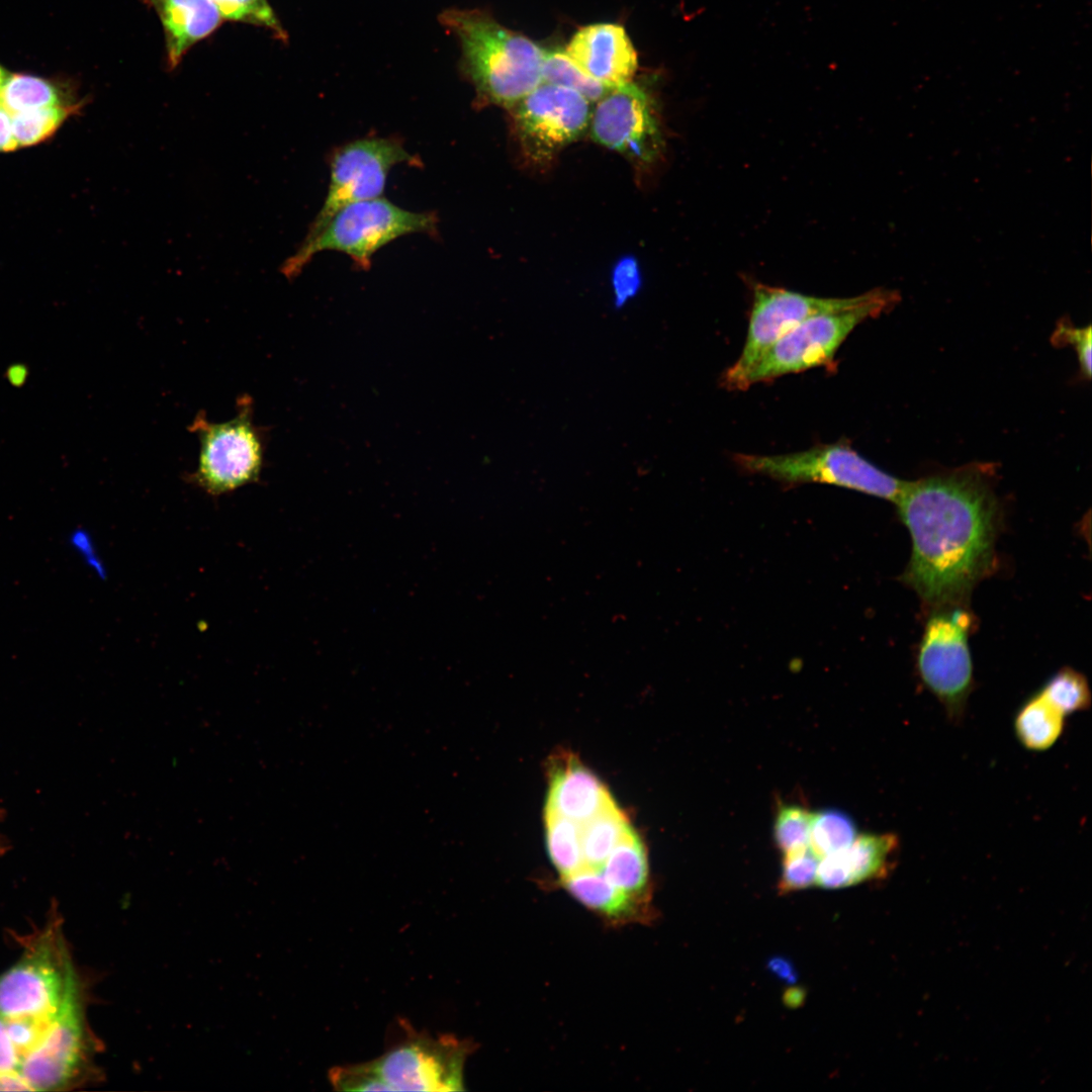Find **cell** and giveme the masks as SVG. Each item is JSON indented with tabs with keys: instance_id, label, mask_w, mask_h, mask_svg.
I'll use <instances>...</instances> for the list:
<instances>
[{
	"instance_id": "11",
	"label": "cell",
	"mask_w": 1092,
	"mask_h": 1092,
	"mask_svg": "<svg viewBox=\"0 0 1092 1092\" xmlns=\"http://www.w3.org/2000/svg\"><path fill=\"white\" fill-rule=\"evenodd\" d=\"M752 304L747 336L742 351L722 376L729 389H742L750 369L784 335L805 320L822 312L839 310L856 303L861 294L851 297H817L752 282Z\"/></svg>"
},
{
	"instance_id": "24",
	"label": "cell",
	"mask_w": 1092,
	"mask_h": 1092,
	"mask_svg": "<svg viewBox=\"0 0 1092 1092\" xmlns=\"http://www.w3.org/2000/svg\"><path fill=\"white\" fill-rule=\"evenodd\" d=\"M0 104L12 114L63 105L60 91L53 83L22 74H5L0 83Z\"/></svg>"
},
{
	"instance_id": "19",
	"label": "cell",
	"mask_w": 1092,
	"mask_h": 1092,
	"mask_svg": "<svg viewBox=\"0 0 1092 1092\" xmlns=\"http://www.w3.org/2000/svg\"><path fill=\"white\" fill-rule=\"evenodd\" d=\"M900 851L896 833H860L842 851L850 886L886 878L895 867Z\"/></svg>"
},
{
	"instance_id": "10",
	"label": "cell",
	"mask_w": 1092,
	"mask_h": 1092,
	"mask_svg": "<svg viewBox=\"0 0 1092 1092\" xmlns=\"http://www.w3.org/2000/svg\"><path fill=\"white\" fill-rule=\"evenodd\" d=\"M405 1036L371 1061L392 1091H464V1065L475 1044L452 1034L433 1036L405 1026Z\"/></svg>"
},
{
	"instance_id": "27",
	"label": "cell",
	"mask_w": 1092,
	"mask_h": 1092,
	"mask_svg": "<svg viewBox=\"0 0 1092 1092\" xmlns=\"http://www.w3.org/2000/svg\"><path fill=\"white\" fill-rule=\"evenodd\" d=\"M541 77L542 82L571 88L589 101H598L612 89L584 74L567 54L560 50L543 52Z\"/></svg>"
},
{
	"instance_id": "26",
	"label": "cell",
	"mask_w": 1092,
	"mask_h": 1092,
	"mask_svg": "<svg viewBox=\"0 0 1092 1092\" xmlns=\"http://www.w3.org/2000/svg\"><path fill=\"white\" fill-rule=\"evenodd\" d=\"M1064 716L1085 712L1091 707V691L1086 676L1065 666L1038 690Z\"/></svg>"
},
{
	"instance_id": "1",
	"label": "cell",
	"mask_w": 1092,
	"mask_h": 1092,
	"mask_svg": "<svg viewBox=\"0 0 1092 1092\" xmlns=\"http://www.w3.org/2000/svg\"><path fill=\"white\" fill-rule=\"evenodd\" d=\"M992 471L973 463L906 481L895 502L912 541L901 579L930 610L964 606L993 566L999 504Z\"/></svg>"
},
{
	"instance_id": "7",
	"label": "cell",
	"mask_w": 1092,
	"mask_h": 1092,
	"mask_svg": "<svg viewBox=\"0 0 1092 1092\" xmlns=\"http://www.w3.org/2000/svg\"><path fill=\"white\" fill-rule=\"evenodd\" d=\"M249 397H242L237 415L209 423L198 415L190 429L199 440L197 466L191 478L211 495L232 492L254 482L264 462V441L253 422Z\"/></svg>"
},
{
	"instance_id": "28",
	"label": "cell",
	"mask_w": 1092,
	"mask_h": 1092,
	"mask_svg": "<svg viewBox=\"0 0 1092 1092\" xmlns=\"http://www.w3.org/2000/svg\"><path fill=\"white\" fill-rule=\"evenodd\" d=\"M76 111V105H59L12 114L17 147L34 146L51 136Z\"/></svg>"
},
{
	"instance_id": "30",
	"label": "cell",
	"mask_w": 1092,
	"mask_h": 1092,
	"mask_svg": "<svg viewBox=\"0 0 1092 1092\" xmlns=\"http://www.w3.org/2000/svg\"><path fill=\"white\" fill-rule=\"evenodd\" d=\"M223 20L252 24L269 30L276 39L286 42L287 31L282 26L268 0H210Z\"/></svg>"
},
{
	"instance_id": "40",
	"label": "cell",
	"mask_w": 1092,
	"mask_h": 1092,
	"mask_svg": "<svg viewBox=\"0 0 1092 1092\" xmlns=\"http://www.w3.org/2000/svg\"><path fill=\"white\" fill-rule=\"evenodd\" d=\"M801 997H802L801 990L794 989V990H791L789 993L786 994V1002L787 1003H792V1005L794 1006L795 1003H800L801 1002Z\"/></svg>"
},
{
	"instance_id": "37",
	"label": "cell",
	"mask_w": 1092,
	"mask_h": 1092,
	"mask_svg": "<svg viewBox=\"0 0 1092 1092\" xmlns=\"http://www.w3.org/2000/svg\"><path fill=\"white\" fill-rule=\"evenodd\" d=\"M17 148L12 127V113L0 104V152H10Z\"/></svg>"
},
{
	"instance_id": "18",
	"label": "cell",
	"mask_w": 1092,
	"mask_h": 1092,
	"mask_svg": "<svg viewBox=\"0 0 1092 1092\" xmlns=\"http://www.w3.org/2000/svg\"><path fill=\"white\" fill-rule=\"evenodd\" d=\"M561 882L579 903L613 925L648 922L653 917L650 902L618 889L600 869L583 866Z\"/></svg>"
},
{
	"instance_id": "6",
	"label": "cell",
	"mask_w": 1092,
	"mask_h": 1092,
	"mask_svg": "<svg viewBox=\"0 0 1092 1092\" xmlns=\"http://www.w3.org/2000/svg\"><path fill=\"white\" fill-rule=\"evenodd\" d=\"M916 653V670L923 687L937 700L946 719L956 725L966 716L974 689L969 647L973 615L964 606L930 610Z\"/></svg>"
},
{
	"instance_id": "36",
	"label": "cell",
	"mask_w": 1092,
	"mask_h": 1092,
	"mask_svg": "<svg viewBox=\"0 0 1092 1092\" xmlns=\"http://www.w3.org/2000/svg\"><path fill=\"white\" fill-rule=\"evenodd\" d=\"M19 1067L20 1059L9 1036L6 1019L0 1015V1073L19 1074Z\"/></svg>"
},
{
	"instance_id": "12",
	"label": "cell",
	"mask_w": 1092,
	"mask_h": 1092,
	"mask_svg": "<svg viewBox=\"0 0 1092 1092\" xmlns=\"http://www.w3.org/2000/svg\"><path fill=\"white\" fill-rule=\"evenodd\" d=\"M589 102L571 88L541 82L511 108L525 155L544 163L578 139L589 124Z\"/></svg>"
},
{
	"instance_id": "3",
	"label": "cell",
	"mask_w": 1092,
	"mask_h": 1092,
	"mask_svg": "<svg viewBox=\"0 0 1092 1092\" xmlns=\"http://www.w3.org/2000/svg\"><path fill=\"white\" fill-rule=\"evenodd\" d=\"M438 216L433 211L404 209L382 196L348 204L338 210L314 236L304 238L280 267L289 280L321 252L348 255L354 265L367 270L374 254L384 246L413 234L436 235Z\"/></svg>"
},
{
	"instance_id": "35",
	"label": "cell",
	"mask_w": 1092,
	"mask_h": 1092,
	"mask_svg": "<svg viewBox=\"0 0 1092 1092\" xmlns=\"http://www.w3.org/2000/svg\"><path fill=\"white\" fill-rule=\"evenodd\" d=\"M614 275L615 299L619 306L635 294L639 280L635 268H630V266H621Z\"/></svg>"
},
{
	"instance_id": "20",
	"label": "cell",
	"mask_w": 1092,
	"mask_h": 1092,
	"mask_svg": "<svg viewBox=\"0 0 1092 1092\" xmlns=\"http://www.w3.org/2000/svg\"><path fill=\"white\" fill-rule=\"evenodd\" d=\"M1065 718L1039 691L1028 697L1013 718V732L1019 744L1031 752L1051 749L1061 738Z\"/></svg>"
},
{
	"instance_id": "38",
	"label": "cell",
	"mask_w": 1092,
	"mask_h": 1092,
	"mask_svg": "<svg viewBox=\"0 0 1092 1092\" xmlns=\"http://www.w3.org/2000/svg\"><path fill=\"white\" fill-rule=\"evenodd\" d=\"M0 1091H32L18 1073H0Z\"/></svg>"
},
{
	"instance_id": "5",
	"label": "cell",
	"mask_w": 1092,
	"mask_h": 1092,
	"mask_svg": "<svg viewBox=\"0 0 1092 1092\" xmlns=\"http://www.w3.org/2000/svg\"><path fill=\"white\" fill-rule=\"evenodd\" d=\"M736 464L787 484L818 482L895 503L906 481L872 464L842 441L778 455L735 454Z\"/></svg>"
},
{
	"instance_id": "23",
	"label": "cell",
	"mask_w": 1092,
	"mask_h": 1092,
	"mask_svg": "<svg viewBox=\"0 0 1092 1092\" xmlns=\"http://www.w3.org/2000/svg\"><path fill=\"white\" fill-rule=\"evenodd\" d=\"M546 845L560 878L584 866L580 824L545 809Z\"/></svg>"
},
{
	"instance_id": "14",
	"label": "cell",
	"mask_w": 1092,
	"mask_h": 1092,
	"mask_svg": "<svg viewBox=\"0 0 1092 1092\" xmlns=\"http://www.w3.org/2000/svg\"><path fill=\"white\" fill-rule=\"evenodd\" d=\"M588 126L598 144L635 162H654L663 148L654 104L632 82L610 89L598 100Z\"/></svg>"
},
{
	"instance_id": "29",
	"label": "cell",
	"mask_w": 1092,
	"mask_h": 1092,
	"mask_svg": "<svg viewBox=\"0 0 1092 1092\" xmlns=\"http://www.w3.org/2000/svg\"><path fill=\"white\" fill-rule=\"evenodd\" d=\"M812 812L798 804L781 803L774 822V839L785 853L809 846Z\"/></svg>"
},
{
	"instance_id": "25",
	"label": "cell",
	"mask_w": 1092,
	"mask_h": 1092,
	"mask_svg": "<svg viewBox=\"0 0 1092 1092\" xmlns=\"http://www.w3.org/2000/svg\"><path fill=\"white\" fill-rule=\"evenodd\" d=\"M857 834L855 822L841 810L812 812L809 846L819 857L843 851Z\"/></svg>"
},
{
	"instance_id": "34",
	"label": "cell",
	"mask_w": 1092,
	"mask_h": 1092,
	"mask_svg": "<svg viewBox=\"0 0 1092 1092\" xmlns=\"http://www.w3.org/2000/svg\"><path fill=\"white\" fill-rule=\"evenodd\" d=\"M815 884L827 890L850 886L842 851L820 857Z\"/></svg>"
},
{
	"instance_id": "39",
	"label": "cell",
	"mask_w": 1092,
	"mask_h": 1092,
	"mask_svg": "<svg viewBox=\"0 0 1092 1092\" xmlns=\"http://www.w3.org/2000/svg\"><path fill=\"white\" fill-rule=\"evenodd\" d=\"M769 968L779 977H781V978H783L785 980L793 982L794 979H795V973H794L792 965L790 963L786 962L784 959H779V958L774 959L772 961L769 962Z\"/></svg>"
},
{
	"instance_id": "32",
	"label": "cell",
	"mask_w": 1092,
	"mask_h": 1092,
	"mask_svg": "<svg viewBox=\"0 0 1092 1092\" xmlns=\"http://www.w3.org/2000/svg\"><path fill=\"white\" fill-rule=\"evenodd\" d=\"M328 1078L338 1091H392L374 1069L371 1061L330 1069Z\"/></svg>"
},
{
	"instance_id": "41",
	"label": "cell",
	"mask_w": 1092,
	"mask_h": 1092,
	"mask_svg": "<svg viewBox=\"0 0 1092 1092\" xmlns=\"http://www.w3.org/2000/svg\"><path fill=\"white\" fill-rule=\"evenodd\" d=\"M4 76H5V72H4V71H3V69H2L1 67H0V83H1V81L3 80Z\"/></svg>"
},
{
	"instance_id": "15",
	"label": "cell",
	"mask_w": 1092,
	"mask_h": 1092,
	"mask_svg": "<svg viewBox=\"0 0 1092 1092\" xmlns=\"http://www.w3.org/2000/svg\"><path fill=\"white\" fill-rule=\"evenodd\" d=\"M565 53L584 74L609 88L631 82L638 67L629 36L616 23L581 27L571 37Z\"/></svg>"
},
{
	"instance_id": "13",
	"label": "cell",
	"mask_w": 1092,
	"mask_h": 1092,
	"mask_svg": "<svg viewBox=\"0 0 1092 1092\" xmlns=\"http://www.w3.org/2000/svg\"><path fill=\"white\" fill-rule=\"evenodd\" d=\"M95 1045L76 984L39 1044L22 1061L19 1074L32 1091L65 1088L90 1076Z\"/></svg>"
},
{
	"instance_id": "31",
	"label": "cell",
	"mask_w": 1092,
	"mask_h": 1092,
	"mask_svg": "<svg viewBox=\"0 0 1092 1092\" xmlns=\"http://www.w3.org/2000/svg\"><path fill=\"white\" fill-rule=\"evenodd\" d=\"M819 859L810 846L785 853L778 884L779 892L787 894L815 884Z\"/></svg>"
},
{
	"instance_id": "16",
	"label": "cell",
	"mask_w": 1092,
	"mask_h": 1092,
	"mask_svg": "<svg viewBox=\"0 0 1092 1092\" xmlns=\"http://www.w3.org/2000/svg\"><path fill=\"white\" fill-rule=\"evenodd\" d=\"M552 762L546 810L581 824L616 804L605 785L573 755Z\"/></svg>"
},
{
	"instance_id": "21",
	"label": "cell",
	"mask_w": 1092,
	"mask_h": 1092,
	"mask_svg": "<svg viewBox=\"0 0 1092 1092\" xmlns=\"http://www.w3.org/2000/svg\"><path fill=\"white\" fill-rule=\"evenodd\" d=\"M600 870L618 889L634 898L649 902L647 854L633 828L613 848Z\"/></svg>"
},
{
	"instance_id": "33",
	"label": "cell",
	"mask_w": 1092,
	"mask_h": 1092,
	"mask_svg": "<svg viewBox=\"0 0 1092 1092\" xmlns=\"http://www.w3.org/2000/svg\"><path fill=\"white\" fill-rule=\"evenodd\" d=\"M1091 326L1074 328L1067 324H1060L1053 336V342L1072 345L1077 353L1081 371L1087 379L1091 377Z\"/></svg>"
},
{
	"instance_id": "17",
	"label": "cell",
	"mask_w": 1092,
	"mask_h": 1092,
	"mask_svg": "<svg viewBox=\"0 0 1092 1092\" xmlns=\"http://www.w3.org/2000/svg\"><path fill=\"white\" fill-rule=\"evenodd\" d=\"M158 15L164 30L167 67L179 66L186 53L223 21L210 0H141Z\"/></svg>"
},
{
	"instance_id": "8",
	"label": "cell",
	"mask_w": 1092,
	"mask_h": 1092,
	"mask_svg": "<svg viewBox=\"0 0 1092 1092\" xmlns=\"http://www.w3.org/2000/svg\"><path fill=\"white\" fill-rule=\"evenodd\" d=\"M76 984L57 931L48 930L0 975V1015L6 1019L54 1017Z\"/></svg>"
},
{
	"instance_id": "4",
	"label": "cell",
	"mask_w": 1092,
	"mask_h": 1092,
	"mask_svg": "<svg viewBox=\"0 0 1092 1092\" xmlns=\"http://www.w3.org/2000/svg\"><path fill=\"white\" fill-rule=\"evenodd\" d=\"M898 300L894 291L878 288L861 293L843 309L815 314L779 339L747 373L742 389L783 375L816 367H833L835 354L863 321L889 310Z\"/></svg>"
},
{
	"instance_id": "22",
	"label": "cell",
	"mask_w": 1092,
	"mask_h": 1092,
	"mask_svg": "<svg viewBox=\"0 0 1092 1092\" xmlns=\"http://www.w3.org/2000/svg\"><path fill=\"white\" fill-rule=\"evenodd\" d=\"M632 828L616 804L580 824L584 866L600 869L607 856Z\"/></svg>"
},
{
	"instance_id": "9",
	"label": "cell",
	"mask_w": 1092,
	"mask_h": 1092,
	"mask_svg": "<svg viewBox=\"0 0 1092 1092\" xmlns=\"http://www.w3.org/2000/svg\"><path fill=\"white\" fill-rule=\"evenodd\" d=\"M330 183L323 206L304 238L316 235L344 206L382 196L390 170L398 164L420 165L402 141L364 136L348 142L330 155Z\"/></svg>"
},
{
	"instance_id": "2",
	"label": "cell",
	"mask_w": 1092,
	"mask_h": 1092,
	"mask_svg": "<svg viewBox=\"0 0 1092 1092\" xmlns=\"http://www.w3.org/2000/svg\"><path fill=\"white\" fill-rule=\"evenodd\" d=\"M440 23L458 39L459 70L475 90L477 106L511 109L541 82L544 50L482 9H446Z\"/></svg>"
}]
</instances>
